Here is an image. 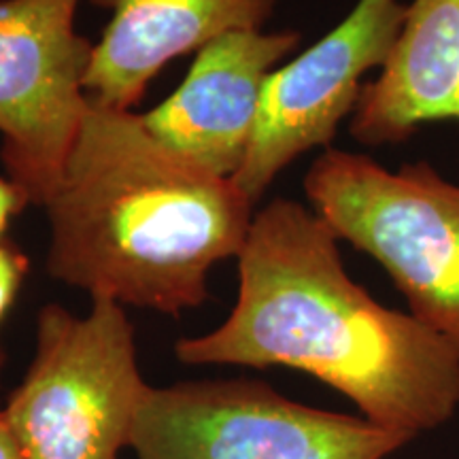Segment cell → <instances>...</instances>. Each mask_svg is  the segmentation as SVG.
<instances>
[{
  "label": "cell",
  "instance_id": "11",
  "mask_svg": "<svg viewBox=\"0 0 459 459\" xmlns=\"http://www.w3.org/2000/svg\"><path fill=\"white\" fill-rule=\"evenodd\" d=\"M28 271H30V260L24 251L9 240H3L0 243V324L13 307ZM0 359H4L3 347H0Z\"/></svg>",
  "mask_w": 459,
  "mask_h": 459
},
{
  "label": "cell",
  "instance_id": "2",
  "mask_svg": "<svg viewBox=\"0 0 459 459\" xmlns=\"http://www.w3.org/2000/svg\"><path fill=\"white\" fill-rule=\"evenodd\" d=\"M254 203L153 139L134 111L90 108L54 192L48 273L122 307H203L215 264L238 257Z\"/></svg>",
  "mask_w": 459,
  "mask_h": 459
},
{
  "label": "cell",
  "instance_id": "9",
  "mask_svg": "<svg viewBox=\"0 0 459 459\" xmlns=\"http://www.w3.org/2000/svg\"><path fill=\"white\" fill-rule=\"evenodd\" d=\"M111 13L85 77L100 107L132 111L177 57L234 30H264L277 0H90Z\"/></svg>",
  "mask_w": 459,
  "mask_h": 459
},
{
  "label": "cell",
  "instance_id": "4",
  "mask_svg": "<svg viewBox=\"0 0 459 459\" xmlns=\"http://www.w3.org/2000/svg\"><path fill=\"white\" fill-rule=\"evenodd\" d=\"M149 387L122 304L91 298L83 317L48 304L4 415L24 459H119Z\"/></svg>",
  "mask_w": 459,
  "mask_h": 459
},
{
  "label": "cell",
  "instance_id": "1",
  "mask_svg": "<svg viewBox=\"0 0 459 459\" xmlns=\"http://www.w3.org/2000/svg\"><path fill=\"white\" fill-rule=\"evenodd\" d=\"M334 230L274 198L254 215L238 298L220 328L181 338L189 366H285L347 395L378 426L415 438L459 411V355L415 315L383 307L344 271Z\"/></svg>",
  "mask_w": 459,
  "mask_h": 459
},
{
  "label": "cell",
  "instance_id": "10",
  "mask_svg": "<svg viewBox=\"0 0 459 459\" xmlns=\"http://www.w3.org/2000/svg\"><path fill=\"white\" fill-rule=\"evenodd\" d=\"M432 122H459V0H412L377 79L349 117L364 147H395Z\"/></svg>",
  "mask_w": 459,
  "mask_h": 459
},
{
  "label": "cell",
  "instance_id": "8",
  "mask_svg": "<svg viewBox=\"0 0 459 459\" xmlns=\"http://www.w3.org/2000/svg\"><path fill=\"white\" fill-rule=\"evenodd\" d=\"M302 41L298 30H234L198 51L183 83L141 119L172 153L232 179L245 162L268 74Z\"/></svg>",
  "mask_w": 459,
  "mask_h": 459
},
{
  "label": "cell",
  "instance_id": "13",
  "mask_svg": "<svg viewBox=\"0 0 459 459\" xmlns=\"http://www.w3.org/2000/svg\"><path fill=\"white\" fill-rule=\"evenodd\" d=\"M3 364L4 361H0V372H3ZM0 459H24L22 446L4 415V406H0Z\"/></svg>",
  "mask_w": 459,
  "mask_h": 459
},
{
  "label": "cell",
  "instance_id": "12",
  "mask_svg": "<svg viewBox=\"0 0 459 459\" xmlns=\"http://www.w3.org/2000/svg\"><path fill=\"white\" fill-rule=\"evenodd\" d=\"M26 206H30V200H28L24 189L11 181L9 177L7 179L0 177V243L4 240L3 237L4 232H7L9 223L13 221Z\"/></svg>",
  "mask_w": 459,
  "mask_h": 459
},
{
  "label": "cell",
  "instance_id": "5",
  "mask_svg": "<svg viewBox=\"0 0 459 459\" xmlns=\"http://www.w3.org/2000/svg\"><path fill=\"white\" fill-rule=\"evenodd\" d=\"M411 440L234 378L149 387L130 449L136 459H387Z\"/></svg>",
  "mask_w": 459,
  "mask_h": 459
},
{
  "label": "cell",
  "instance_id": "6",
  "mask_svg": "<svg viewBox=\"0 0 459 459\" xmlns=\"http://www.w3.org/2000/svg\"><path fill=\"white\" fill-rule=\"evenodd\" d=\"M82 0H0V160L43 206L90 108L94 43L77 32Z\"/></svg>",
  "mask_w": 459,
  "mask_h": 459
},
{
  "label": "cell",
  "instance_id": "7",
  "mask_svg": "<svg viewBox=\"0 0 459 459\" xmlns=\"http://www.w3.org/2000/svg\"><path fill=\"white\" fill-rule=\"evenodd\" d=\"M404 17L402 0H358L324 39L268 74L245 162L232 177L251 203L302 153L332 147L364 77L385 66Z\"/></svg>",
  "mask_w": 459,
  "mask_h": 459
},
{
  "label": "cell",
  "instance_id": "3",
  "mask_svg": "<svg viewBox=\"0 0 459 459\" xmlns=\"http://www.w3.org/2000/svg\"><path fill=\"white\" fill-rule=\"evenodd\" d=\"M302 187L338 240L381 264L411 315L459 355V186L426 160L389 170L330 147Z\"/></svg>",
  "mask_w": 459,
  "mask_h": 459
}]
</instances>
